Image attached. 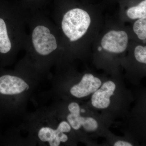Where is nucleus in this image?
Listing matches in <instances>:
<instances>
[{
  "instance_id": "nucleus-1",
  "label": "nucleus",
  "mask_w": 146,
  "mask_h": 146,
  "mask_svg": "<svg viewBox=\"0 0 146 146\" xmlns=\"http://www.w3.org/2000/svg\"><path fill=\"white\" fill-rule=\"evenodd\" d=\"M45 76L24 56L11 70H0V120L22 117Z\"/></svg>"
},
{
  "instance_id": "nucleus-2",
  "label": "nucleus",
  "mask_w": 146,
  "mask_h": 146,
  "mask_svg": "<svg viewBox=\"0 0 146 146\" xmlns=\"http://www.w3.org/2000/svg\"><path fill=\"white\" fill-rule=\"evenodd\" d=\"M27 24L25 56L46 76L58 48L57 37L44 13H28Z\"/></svg>"
},
{
  "instance_id": "nucleus-3",
  "label": "nucleus",
  "mask_w": 146,
  "mask_h": 146,
  "mask_svg": "<svg viewBox=\"0 0 146 146\" xmlns=\"http://www.w3.org/2000/svg\"><path fill=\"white\" fill-rule=\"evenodd\" d=\"M24 122L19 129L27 133V145L58 146L69 140L68 135L72 127L68 122L62 121L55 127L51 109L44 106L23 116Z\"/></svg>"
},
{
  "instance_id": "nucleus-4",
  "label": "nucleus",
  "mask_w": 146,
  "mask_h": 146,
  "mask_svg": "<svg viewBox=\"0 0 146 146\" xmlns=\"http://www.w3.org/2000/svg\"><path fill=\"white\" fill-rule=\"evenodd\" d=\"M28 13L14 9H0V66L14 62L25 49Z\"/></svg>"
},
{
  "instance_id": "nucleus-5",
  "label": "nucleus",
  "mask_w": 146,
  "mask_h": 146,
  "mask_svg": "<svg viewBox=\"0 0 146 146\" xmlns=\"http://www.w3.org/2000/svg\"><path fill=\"white\" fill-rule=\"evenodd\" d=\"M90 23L91 18L87 12L81 9L74 8L63 14L60 27L68 41L74 42L86 33Z\"/></svg>"
},
{
  "instance_id": "nucleus-6",
  "label": "nucleus",
  "mask_w": 146,
  "mask_h": 146,
  "mask_svg": "<svg viewBox=\"0 0 146 146\" xmlns=\"http://www.w3.org/2000/svg\"><path fill=\"white\" fill-rule=\"evenodd\" d=\"M128 37L123 31H112L106 34L102 40V47L110 52L119 53L127 47Z\"/></svg>"
},
{
  "instance_id": "nucleus-7",
  "label": "nucleus",
  "mask_w": 146,
  "mask_h": 146,
  "mask_svg": "<svg viewBox=\"0 0 146 146\" xmlns=\"http://www.w3.org/2000/svg\"><path fill=\"white\" fill-rule=\"evenodd\" d=\"M102 82L90 74L83 76L78 84L74 85L70 90V93L77 98H83L94 93L101 85Z\"/></svg>"
},
{
  "instance_id": "nucleus-8",
  "label": "nucleus",
  "mask_w": 146,
  "mask_h": 146,
  "mask_svg": "<svg viewBox=\"0 0 146 146\" xmlns=\"http://www.w3.org/2000/svg\"><path fill=\"white\" fill-rule=\"evenodd\" d=\"M116 85L113 82L109 81L103 84L100 89L95 91L91 98L94 107L99 109H104L110 104V97L113 95Z\"/></svg>"
},
{
  "instance_id": "nucleus-9",
  "label": "nucleus",
  "mask_w": 146,
  "mask_h": 146,
  "mask_svg": "<svg viewBox=\"0 0 146 146\" xmlns=\"http://www.w3.org/2000/svg\"><path fill=\"white\" fill-rule=\"evenodd\" d=\"M127 14L131 19H140L146 16V0H143L135 6L129 8Z\"/></svg>"
},
{
  "instance_id": "nucleus-10",
  "label": "nucleus",
  "mask_w": 146,
  "mask_h": 146,
  "mask_svg": "<svg viewBox=\"0 0 146 146\" xmlns=\"http://www.w3.org/2000/svg\"><path fill=\"white\" fill-rule=\"evenodd\" d=\"M133 31L141 40L146 38V17L138 19L133 25Z\"/></svg>"
},
{
  "instance_id": "nucleus-11",
  "label": "nucleus",
  "mask_w": 146,
  "mask_h": 146,
  "mask_svg": "<svg viewBox=\"0 0 146 146\" xmlns=\"http://www.w3.org/2000/svg\"><path fill=\"white\" fill-rule=\"evenodd\" d=\"M81 124L85 130L87 131H94L98 128V124L94 118L84 117L81 119Z\"/></svg>"
},
{
  "instance_id": "nucleus-12",
  "label": "nucleus",
  "mask_w": 146,
  "mask_h": 146,
  "mask_svg": "<svg viewBox=\"0 0 146 146\" xmlns=\"http://www.w3.org/2000/svg\"><path fill=\"white\" fill-rule=\"evenodd\" d=\"M134 55L136 60L140 63H146V47L138 46L134 50Z\"/></svg>"
},
{
  "instance_id": "nucleus-13",
  "label": "nucleus",
  "mask_w": 146,
  "mask_h": 146,
  "mask_svg": "<svg viewBox=\"0 0 146 146\" xmlns=\"http://www.w3.org/2000/svg\"><path fill=\"white\" fill-rule=\"evenodd\" d=\"M115 146H132V144L123 141H119L114 144Z\"/></svg>"
},
{
  "instance_id": "nucleus-14",
  "label": "nucleus",
  "mask_w": 146,
  "mask_h": 146,
  "mask_svg": "<svg viewBox=\"0 0 146 146\" xmlns=\"http://www.w3.org/2000/svg\"><path fill=\"white\" fill-rule=\"evenodd\" d=\"M102 50V48L101 47H99L98 48V50L99 51H101Z\"/></svg>"
},
{
  "instance_id": "nucleus-15",
  "label": "nucleus",
  "mask_w": 146,
  "mask_h": 146,
  "mask_svg": "<svg viewBox=\"0 0 146 146\" xmlns=\"http://www.w3.org/2000/svg\"><path fill=\"white\" fill-rule=\"evenodd\" d=\"M80 112H85V110L84 109H82L80 110Z\"/></svg>"
}]
</instances>
